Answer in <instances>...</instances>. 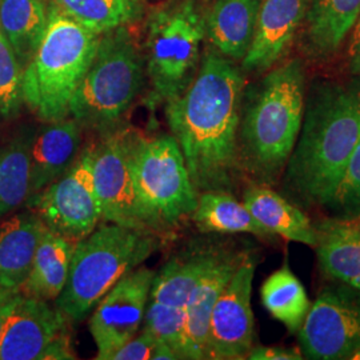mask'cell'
I'll use <instances>...</instances> for the list:
<instances>
[{"mask_svg":"<svg viewBox=\"0 0 360 360\" xmlns=\"http://www.w3.org/2000/svg\"><path fill=\"white\" fill-rule=\"evenodd\" d=\"M243 89L245 77L231 59L208 52L188 87L166 102L168 126L198 193L233 187Z\"/></svg>","mask_w":360,"mask_h":360,"instance_id":"cell-1","label":"cell"},{"mask_svg":"<svg viewBox=\"0 0 360 360\" xmlns=\"http://www.w3.org/2000/svg\"><path fill=\"white\" fill-rule=\"evenodd\" d=\"M360 141V82L324 84L304 107L284 183L309 203L326 206Z\"/></svg>","mask_w":360,"mask_h":360,"instance_id":"cell-2","label":"cell"},{"mask_svg":"<svg viewBox=\"0 0 360 360\" xmlns=\"http://www.w3.org/2000/svg\"><path fill=\"white\" fill-rule=\"evenodd\" d=\"M304 72L291 60L267 74L245 105L239 162L260 181L275 183L294 151L304 115Z\"/></svg>","mask_w":360,"mask_h":360,"instance_id":"cell-3","label":"cell"},{"mask_svg":"<svg viewBox=\"0 0 360 360\" xmlns=\"http://www.w3.org/2000/svg\"><path fill=\"white\" fill-rule=\"evenodd\" d=\"M101 34L50 6L38 49L23 70V102L44 122L70 116V103L86 75Z\"/></svg>","mask_w":360,"mask_h":360,"instance_id":"cell-4","label":"cell"},{"mask_svg":"<svg viewBox=\"0 0 360 360\" xmlns=\"http://www.w3.org/2000/svg\"><path fill=\"white\" fill-rule=\"evenodd\" d=\"M156 235L119 224L96 227L75 243L68 279L55 307L71 322L83 321L123 276L156 250Z\"/></svg>","mask_w":360,"mask_h":360,"instance_id":"cell-5","label":"cell"},{"mask_svg":"<svg viewBox=\"0 0 360 360\" xmlns=\"http://www.w3.org/2000/svg\"><path fill=\"white\" fill-rule=\"evenodd\" d=\"M146 65L124 27L101 35L96 52L70 103V116L102 135L119 123L141 94Z\"/></svg>","mask_w":360,"mask_h":360,"instance_id":"cell-6","label":"cell"},{"mask_svg":"<svg viewBox=\"0 0 360 360\" xmlns=\"http://www.w3.org/2000/svg\"><path fill=\"white\" fill-rule=\"evenodd\" d=\"M129 167L148 231L166 233L193 215L199 193L172 135L143 138L132 132Z\"/></svg>","mask_w":360,"mask_h":360,"instance_id":"cell-7","label":"cell"},{"mask_svg":"<svg viewBox=\"0 0 360 360\" xmlns=\"http://www.w3.org/2000/svg\"><path fill=\"white\" fill-rule=\"evenodd\" d=\"M205 18L195 0L163 6L151 13L146 40V74L155 101L168 102L188 87L196 75Z\"/></svg>","mask_w":360,"mask_h":360,"instance_id":"cell-8","label":"cell"},{"mask_svg":"<svg viewBox=\"0 0 360 360\" xmlns=\"http://www.w3.org/2000/svg\"><path fill=\"white\" fill-rule=\"evenodd\" d=\"M92 154V147L86 148L59 179L28 198V206L44 226L74 243L95 231L102 220L94 183Z\"/></svg>","mask_w":360,"mask_h":360,"instance_id":"cell-9","label":"cell"},{"mask_svg":"<svg viewBox=\"0 0 360 360\" xmlns=\"http://www.w3.org/2000/svg\"><path fill=\"white\" fill-rule=\"evenodd\" d=\"M297 339L307 359H349L360 348L359 290L342 283L324 288L309 306Z\"/></svg>","mask_w":360,"mask_h":360,"instance_id":"cell-10","label":"cell"},{"mask_svg":"<svg viewBox=\"0 0 360 360\" xmlns=\"http://www.w3.org/2000/svg\"><path fill=\"white\" fill-rule=\"evenodd\" d=\"M257 263L243 257L214 306L207 339V359H247L254 347L252 282Z\"/></svg>","mask_w":360,"mask_h":360,"instance_id":"cell-11","label":"cell"},{"mask_svg":"<svg viewBox=\"0 0 360 360\" xmlns=\"http://www.w3.org/2000/svg\"><path fill=\"white\" fill-rule=\"evenodd\" d=\"M132 132L115 129L104 135L103 142L99 146L92 147L94 183L103 220L127 229L150 232L143 221L129 167Z\"/></svg>","mask_w":360,"mask_h":360,"instance_id":"cell-12","label":"cell"},{"mask_svg":"<svg viewBox=\"0 0 360 360\" xmlns=\"http://www.w3.org/2000/svg\"><path fill=\"white\" fill-rule=\"evenodd\" d=\"M155 271L138 267L123 276L94 309L90 333L98 360H108L116 349L139 333L150 300Z\"/></svg>","mask_w":360,"mask_h":360,"instance_id":"cell-13","label":"cell"},{"mask_svg":"<svg viewBox=\"0 0 360 360\" xmlns=\"http://www.w3.org/2000/svg\"><path fill=\"white\" fill-rule=\"evenodd\" d=\"M68 322L49 302L20 294L1 333L0 360H43L52 343L70 334Z\"/></svg>","mask_w":360,"mask_h":360,"instance_id":"cell-14","label":"cell"},{"mask_svg":"<svg viewBox=\"0 0 360 360\" xmlns=\"http://www.w3.org/2000/svg\"><path fill=\"white\" fill-rule=\"evenodd\" d=\"M311 0H264L260 3L255 37L242 67L248 72H263L281 60L296 30L309 10Z\"/></svg>","mask_w":360,"mask_h":360,"instance_id":"cell-15","label":"cell"},{"mask_svg":"<svg viewBox=\"0 0 360 360\" xmlns=\"http://www.w3.org/2000/svg\"><path fill=\"white\" fill-rule=\"evenodd\" d=\"M82 126L65 117L34 132L31 143L30 198L59 179L80 155Z\"/></svg>","mask_w":360,"mask_h":360,"instance_id":"cell-16","label":"cell"},{"mask_svg":"<svg viewBox=\"0 0 360 360\" xmlns=\"http://www.w3.org/2000/svg\"><path fill=\"white\" fill-rule=\"evenodd\" d=\"M243 257L221 254L190 294L186 304L184 359H207V339L212 309Z\"/></svg>","mask_w":360,"mask_h":360,"instance_id":"cell-17","label":"cell"},{"mask_svg":"<svg viewBox=\"0 0 360 360\" xmlns=\"http://www.w3.org/2000/svg\"><path fill=\"white\" fill-rule=\"evenodd\" d=\"M46 230L34 211L18 214L0 224V290L20 291Z\"/></svg>","mask_w":360,"mask_h":360,"instance_id":"cell-18","label":"cell"},{"mask_svg":"<svg viewBox=\"0 0 360 360\" xmlns=\"http://www.w3.org/2000/svg\"><path fill=\"white\" fill-rule=\"evenodd\" d=\"M260 0H215L205 18L206 34L217 51L243 60L255 37Z\"/></svg>","mask_w":360,"mask_h":360,"instance_id":"cell-19","label":"cell"},{"mask_svg":"<svg viewBox=\"0 0 360 360\" xmlns=\"http://www.w3.org/2000/svg\"><path fill=\"white\" fill-rule=\"evenodd\" d=\"M321 270L331 279L360 291V229L349 220L326 221L315 245Z\"/></svg>","mask_w":360,"mask_h":360,"instance_id":"cell-20","label":"cell"},{"mask_svg":"<svg viewBox=\"0 0 360 360\" xmlns=\"http://www.w3.org/2000/svg\"><path fill=\"white\" fill-rule=\"evenodd\" d=\"M243 203L272 235L311 247L318 243V230L307 215L270 188L250 187L243 195Z\"/></svg>","mask_w":360,"mask_h":360,"instance_id":"cell-21","label":"cell"},{"mask_svg":"<svg viewBox=\"0 0 360 360\" xmlns=\"http://www.w3.org/2000/svg\"><path fill=\"white\" fill-rule=\"evenodd\" d=\"M74 247V242L47 229L39 243L32 269L20 292L40 300L55 302L67 283Z\"/></svg>","mask_w":360,"mask_h":360,"instance_id":"cell-22","label":"cell"},{"mask_svg":"<svg viewBox=\"0 0 360 360\" xmlns=\"http://www.w3.org/2000/svg\"><path fill=\"white\" fill-rule=\"evenodd\" d=\"M220 255L221 252L211 250H198L169 259L159 272H155L150 300L186 307L195 285Z\"/></svg>","mask_w":360,"mask_h":360,"instance_id":"cell-23","label":"cell"},{"mask_svg":"<svg viewBox=\"0 0 360 360\" xmlns=\"http://www.w3.org/2000/svg\"><path fill=\"white\" fill-rule=\"evenodd\" d=\"M49 11L44 0H0V32L10 41L23 70L44 35Z\"/></svg>","mask_w":360,"mask_h":360,"instance_id":"cell-24","label":"cell"},{"mask_svg":"<svg viewBox=\"0 0 360 360\" xmlns=\"http://www.w3.org/2000/svg\"><path fill=\"white\" fill-rule=\"evenodd\" d=\"M196 227L203 232H245L262 238L272 236L252 217L243 202L230 191L215 190L198 195V205L191 215Z\"/></svg>","mask_w":360,"mask_h":360,"instance_id":"cell-25","label":"cell"},{"mask_svg":"<svg viewBox=\"0 0 360 360\" xmlns=\"http://www.w3.org/2000/svg\"><path fill=\"white\" fill-rule=\"evenodd\" d=\"M360 15V0H311L309 40L312 51L327 56L336 51Z\"/></svg>","mask_w":360,"mask_h":360,"instance_id":"cell-26","label":"cell"},{"mask_svg":"<svg viewBox=\"0 0 360 360\" xmlns=\"http://www.w3.org/2000/svg\"><path fill=\"white\" fill-rule=\"evenodd\" d=\"M262 303L271 315L283 323L287 330L297 334L309 312V296L300 281L285 263L271 274L260 288Z\"/></svg>","mask_w":360,"mask_h":360,"instance_id":"cell-27","label":"cell"},{"mask_svg":"<svg viewBox=\"0 0 360 360\" xmlns=\"http://www.w3.org/2000/svg\"><path fill=\"white\" fill-rule=\"evenodd\" d=\"M32 138L34 132H25L0 150V218L30 198Z\"/></svg>","mask_w":360,"mask_h":360,"instance_id":"cell-28","label":"cell"},{"mask_svg":"<svg viewBox=\"0 0 360 360\" xmlns=\"http://www.w3.org/2000/svg\"><path fill=\"white\" fill-rule=\"evenodd\" d=\"M53 4L101 35L138 19L142 13V0H53Z\"/></svg>","mask_w":360,"mask_h":360,"instance_id":"cell-29","label":"cell"},{"mask_svg":"<svg viewBox=\"0 0 360 360\" xmlns=\"http://www.w3.org/2000/svg\"><path fill=\"white\" fill-rule=\"evenodd\" d=\"M143 330L172 348L179 359H184V326L186 307L169 306L154 300H148Z\"/></svg>","mask_w":360,"mask_h":360,"instance_id":"cell-30","label":"cell"},{"mask_svg":"<svg viewBox=\"0 0 360 360\" xmlns=\"http://www.w3.org/2000/svg\"><path fill=\"white\" fill-rule=\"evenodd\" d=\"M23 103V67L0 32V115L13 116Z\"/></svg>","mask_w":360,"mask_h":360,"instance_id":"cell-31","label":"cell"},{"mask_svg":"<svg viewBox=\"0 0 360 360\" xmlns=\"http://www.w3.org/2000/svg\"><path fill=\"white\" fill-rule=\"evenodd\" d=\"M342 220L360 217V141L348 159L334 195L326 205Z\"/></svg>","mask_w":360,"mask_h":360,"instance_id":"cell-32","label":"cell"},{"mask_svg":"<svg viewBox=\"0 0 360 360\" xmlns=\"http://www.w3.org/2000/svg\"><path fill=\"white\" fill-rule=\"evenodd\" d=\"M158 340L153 335L142 330V333L131 338L126 345L117 348L108 360H151Z\"/></svg>","mask_w":360,"mask_h":360,"instance_id":"cell-33","label":"cell"},{"mask_svg":"<svg viewBox=\"0 0 360 360\" xmlns=\"http://www.w3.org/2000/svg\"><path fill=\"white\" fill-rule=\"evenodd\" d=\"M250 360H302L303 354L296 348L264 347L257 346L251 348L247 355Z\"/></svg>","mask_w":360,"mask_h":360,"instance_id":"cell-34","label":"cell"},{"mask_svg":"<svg viewBox=\"0 0 360 360\" xmlns=\"http://www.w3.org/2000/svg\"><path fill=\"white\" fill-rule=\"evenodd\" d=\"M20 291H7V290H0V338L1 333L4 330L6 322L13 312L15 304L18 303L20 297Z\"/></svg>","mask_w":360,"mask_h":360,"instance_id":"cell-35","label":"cell"},{"mask_svg":"<svg viewBox=\"0 0 360 360\" xmlns=\"http://www.w3.org/2000/svg\"><path fill=\"white\" fill-rule=\"evenodd\" d=\"M352 39H351V44H349V67L352 70V72L359 74L360 75V15L355 23V26L352 27Z\"/></svg>","mask_w":360,"mask_h":360,"instance_id":"cell-36","label":"cell"},{"mask_svg":"<svg viewBox=\"0 0 360 360\" xmlns=\"http://www.w3.org/2000/svg\"><path fill=\"white\" fill-rule=\"evenodd\" d=\"M179 359L178 354L169 347L168 345H165L162 342H158L155 347L154 354L151 360H176Z\"/></svg>","mask_w":360,"mask_h":360,"instance_id":"cell-37","label":"cell"},{"mask_svg":"<svg viewBox=\"0 0 360 360\" xmlns=\"http://www.w3.org/2000/svg\"><path fill=\"white\" fill-rule=\"evenodd\" d=\"M351 360H360V348H358L354 354H352V356L349 358Z\"/></svg>","mask_w":360,"mask_h":360,"instance_id":"cell-38","label":"cell"},{"mask_svg":"<svg viewBox=\"0 0 360 360\" xmlns=\"http://www.w3.org/2000/svg\"><path fill=\"white\" fill-rule=\"evenodd\" d=\"M349 221H352L355 226H358L360 229V217L359 218L352 219V220H349Z\"/></svg>","mask_w":360,"mask_h":360,"instance_id":"cell-39","label":"cell"}]
</instances>
